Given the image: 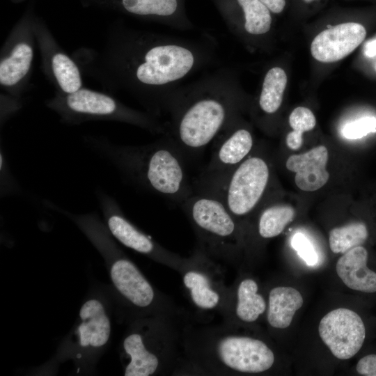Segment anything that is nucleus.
<instances>
[{"mask_svg":"<svg viewBox=\"0 0 376 376\" xmlns=\"http://www.w3.org/2000/svg\"><path fill=\"white\" fill-rule=\"evenodd\" d=\"M182 373L228 375L267 372L275 361L263 340L240 334L235 324L197 326L187 320L182 328Z\"/></svg>","mask_w":376,"mask_h":376,"instance_id":"f257e3e1","label":"nucleus"},{"mask_svg":"<svg viewBox=\"0 0 376 376\" xmlns=\"http://www.w3.org/2000/svg\"><path fill=\"white\" fill-rule=\"evenodd\" d=\"M84 144L136 187L178 205L194 192L186 174L184 156L173 143L123 146L104 137L90 136L84 139Z\"/></svg>","mask_w":376,"mask_h":376,"instance_id":"f03ea898","label":"nucleus"},{"mask_svg":"<svg viewBox=\"0 0 376 376\" xmlns=\"http://www.w3.org/2000/svg\"><path fill=\"white\" fill-rule=\"evenodd\" d=\"M199 248L219 263L233 262L241 246L240 222L216 196L194 191L180 205Z\"/></svg>","mask_w":376,"mask_h":376,"instance_id":"7ed1b4c3","label":"nucleus"},{"mask_svg":"<svg viewBox=\"0 0 376 376\" xmlns=\"http://www.w3.org/2000/svg\"><path fill=\"white\" fill-rule=\"evenodd\" d=\"M229 115L228 102L217 97L191 102L178 113L174 145L184 157L199 153L227 125Z\"/></svg>","mask_w":376,"mask_h":376,"instance_id":"20e7f679","label":"nucleus"},{"mask_svg":"<svg viewBox=\"0 0 376 376\" xmlns=\"http://www.w3.org/2000/svg\"><path fill=\"white\" fill-rule=\"evenodd\" d=\"M269 179L270 170L267 162L260 156L250 155L219 185L198 192L218 197L240 221L262 201Z\"/></svg>","mask_w":376,"mask_h":376,"instance_id":"39448f33","label":"nucleus"},{"mask_svg":"<svg viewBox=\"0 0 376 376\" xmlns=\"http://www.w3.org/2000/svg\"><path fill=\"white\" fill-rule=\"evenodd\" d=\"M221 265L197 246L178 272L189 301L198 311L221 313L228 292Z\"/></svg>","mask_w":376,"mask_h":376,"instance_id":"423d86ee","label":"nucleus"},{"mask_svg":"<svg viewBox=\"0 0 376 376\" xmlns=\"http://www.w3.org/2000/svg\"><path fill=\"white\" fill-rule=\"evenodd\" d=\"M95 195L109 232L118 242L177 272L179 270L184 258L164 249L135 226L124 215L116 200L102 188L97 187Z\"/></svg>","mask_w":376,"mask_h":376,"instance_id":"0eeeda50","label":"nucleus"},{"mask_svg":"<svg viewBox=\"0 0 376 376\" xmlns=\"http://www.w3.org/2000/svg\"><path fill=\"white\" fill-rule=\"evenodd\" d=\"M51 106L68 122H81L92 118H107L128 121L157 130L145 116L126 109L110 96L86 88H80Z\"/></svg>","mask_w":376,"mask_h":376,"instance_id":"6e6552de","label":"nucleus"},{"mask_svg":"<svg viewBox=\"0 0 376 376\" xmlns=\"http://www.w3.org/2000/svg\"><path fill=\"white\" fill-rule=\"evenodd\" d=\"M110 276L118 292L132 308L143 313L152 311L155 315L180 313L171 299L157 294L136 265L125 257L118 255L113 260Z\"/></svg>","mask_w":376,"mask_h":376,"instance_id":"1a4fd4ad","label":"nucleus"},{"mask_svg":"<svg viewBox=\"0 0 376 376\" xmlns=\"http://www.w3.org/2000/svg\"><path fill=\"white\" fill-rule=\"evenodd\" d=\"M253 146L248 130H227L214 144L208 164L194 184V191H205L219 185L250 156Z\"/></svg>","mask_w":376,"mask_h":376,"instance_id":"9d476101","label":"nucleus"},{"mask_svg":"<svg viewBox=\"0 0 376 376\" xmlns=\"http://www.w3.org/2000/svg\"><path fill=\"white\" fill-rule=\"evenodd\" d=\"M320 336L338 359L353 357L361 348L366 338V327L361 318L345 308L326 314L318 327Z\"/></svg>","mask_w":376,"mask_h":376,"instance_id":"9b49d317","label":"nucleus"},{"mask_svg":"<svg viewBox=\"0 0 376 376\" xmlns=\"http://www.w3.org/2000/svg\"><path fill=\"white\" fill-rule=\"evenodd\" d=\"M194 63L192 52L184 47L157 45L146 52L136 69V77L143 84L162 86L183 77Z\"/></svg>","mask_w":376,"mask_h":376,"instance_id":"f8f14e48","label":"nucleus"},{"mask_svg":"<svg viewBox=\"0 0 376 376\" xmlns=\"http://www.w3.org/2000/svg\"><path fill=\"white\" fill-rule=\"evenodd\" d=\"M366 31L359 23L347 22L322 31L311 42L314 58L323 63H332L351 54L365 39Z\"/></svg>","mask_w":376,"mask_h":376,"instance_id":"ddd939ff","label":"nucleus"},{"mask_svg":"<svg viewBox=\"0 0 376 376\" xmlns=\"http://www.w3.org/2000/svg\"><path fill=\"white\" fill-rule=\"evenodd\" d=\"M267 306L257 282L252 278L244 277L228 288L221 315L224 321L228 323L250 324L256 322L266 312Z\"/></svg>","mask_w":376,"mask_h":376,"instance_id":"4468645a","label":"nucleus"},{"mask_svg":"<svg viewBox=\"0 0 376 376\" xmlns=\"http://www.w3.org/2000/svg\"><path fill=\"white\" fill-rule=\"evenodd\" d=\"M327 161V148L319 146L305 153L291 155L285 166L296 173L295 182L301 190L313 191L322 187L329 178L326 169Z\"/></svg>","mask_w":376,"mask_h":376,"instance_id":"2eb2a0df","label":"nucleus"},{"mask_svg":"<svg viewBox=\"0 0 376 376\" xmlns=\"http://www.w3.org/2000/svg\"><path fill=\"white\" fill-rule=\"evenodd\" d=\"M368 254L362 246L343 253L336 263L338 276L349 288L366 293L376 292V272L367 266Z\"/></svg>","mask_w":376,"mask_h":376,"instance_id":"dca6fc26","label":"nucleus"},{"mask_svg":"<svg viewBox=\"0 0 376 376\" xmlns=\"http://www.w3.org/2000/svg\"><path fill=\"white\" fill-rule=\"evenodd\" d=\"M81 323L77 332L83 347L104 345L110 336V321L101 302L97 299L86 301L79 311Z\"/></svg>","mask_w":376,"mask_h":376,"instance_id":"f3484780","label":"nucleus"},{"mask_svg":"<svg viewBox=\"0 0 376 376\" xmlns=\"http://www.w3.org/2000/svg\"><path fill=\"white\" fill-rule=\"evenodd\" d=\"M304 303L300 292L291 287L277 286L272 288L268 295L267 320L274 329L288 327L295 312Z\"/></svg>","mask_w":376,"mask_h":376,"instance_id":"a211bd4d","label":"nucleus"},{"mask_svg":"<svg viewBox=\"0 0 376 376\" xmlns=\"http://www.w3.org/2000/svg\"><path fill=\"white\" fill-rule=\"evenodd\" d=\"M33 56V49L29 44L17 43L10 54L1 61V84L12 86L21 81L31 68Z\"/></svg>","mask_w":376,"mask_h":376,"instance_id":"6ab92c4d","label":"nucleus"},{"mask_svg":"<svg viewBox=\"0 0 376 376\" xmlns=\"http://www.w3.org/2000/svg\"><path fill=\"white\" fill-rule=\"evenodd\" d=\"M286 84L287 75L282 68L275 67L267 72L259 98V106L263 112L272 114L277 111L281 105Z\"/></svg>","mask_w":376,"mask_h":376,"instance_id":"aec40b11","label":"nucleus"},{"mask_svg":"<svg viewBox=\"0 0 376 376\" xmlns=\"http://www.w3.org/2000/svg\"><path fill=\"white\" fill-rule=\"evenodd\" d=\"M295 210L288 205H272L260 212L258 220V233L263 239L280 235L295 217Z\"/></svg>","mask_w":376,"mask_h":376,"instance_id":"412c9836","label":"nucleus"},{"mask_svg":"<svg viewBox=\"0 0 376 376\" xmlns=\"http://www.w3.org/2000/svg\"><path fill=\"white\" fill-rule=\"evenodd\" d=\"M368 237V229L364 224L351 223L330 231L329 246L335 253H345L354 247L361 246Z\"/></svg>","mask_w":376,"mask_h":376,"instance_id":"4be33fe9","label":"nucleus"},{"mask_svg":"<svg viewBox=\"0 0 376 376\" xmlns=\"http://www.w3.org/2000/svg\"><path fill=\"white\" fill-rule=\"evenodd\" d=\"M52 66L54 77L63 92L70 94L81 88L79 70L67 55L55 54L52 58Z\"/></svg>","mask_w":376,"mask_h":376,"instance_id":"5701e85b","label":"nucleus"},{"mask_svg":"<svg viewBox=\"0 0 376 376\" xmlns=\"http://www.w3.org/2000/svg\"><path fill=\"white\" fill-rule=\"evenodd\" d=\"M245 17V30L253 35L267 33L271 27L272 17L269 8L260 0H237Z\"/></svg>","mask_w":376,"mask_h":376,"instance_id":"b1692460","label":"nucleus"},{"mask_svg":"<svg viewBox=\"0 0 376 376\" xmlns=\"http://www.w3.org/2000/svg\"><path fill=\"white\" fill-rule=\"evenodd\" d=\"M289 124L293 130L287 134L286 145L291 150H297L302 145L303 133L313 130L315 126L316 120L309 109L299 107L291 112Z\"/></svg>","mask_w":376,"mask_h":376,"instance_id":"393cba45","label":"nucleus"},{"mask_svg":"<svg viewBox=\"0 0 376 376\" xmlns=\"http://www.w3.org/2000/svg\"><path fill=\"white\" fill-rule=\"evenodd\" d=\"M122 3L128 12L141 15L169 16L178 7L177 0H122Z\"/></svg>","mask_w":376,"mask_h":376,"instance_id":"a878e982","label":"nucleus"},{"mask_svg":"<svg viewBox=\"0 0 376 376\" xmlns=\"http://www.w3.org/2000/svg\"><path fill=\"white\" fill-rule=\"evenodd\" d=\"M376 132V118L366 116L347 123L342 130L343 136L347 139H361L370 133Z\"/></svg>","mask_w":376,"mask_h":376,"instance_id":"bb28decb","label":"nucleus"},{"mask_svg":"<svg viewBox=\"0 0 376 376\" xmlns=\"http://www.w3.org/2000/svg\"><path fill=\"white\" fill-rule=\"evenodd\" d=\"M291 245L308 265L313 266L317 264L318 262L317 251L304 234L301 233L295 234L291 240Z\"/></svg>","mask_w":376,"mask_h":376,"instance_id":"cd10ccee","label":"nucleus"},{"mask_svg":"<svg viewBox=\"0 0 376 376\" xmlns=\"http://www.w3.org/2000/svg\"><path fill=\"white\" fill-rule=\"evenodd\" d=\"M0 170L1 194L5 195L14 193L16 190L18 191L17 184L15 182V179L9 171L7 161L2 150H1L0 155Z\"/></svg>","mask_w":376,"mask_h":376,"instance_id":"c85d7f7f","label":"nucleus"},{"mask_svg":"<svg viewBox=\"0 0 376 376\" xmlns=\"http://www.w3.org/2000/svg\"><path fill=\"white\" fill-rule=\"evenodd\" d=\"M356 370L361 375L376 376V354H368L359 359Z\"/></svg>","mask_w":376,"mask_h":376,"instance_id":"c756f323","label":"nucleus"},{"mask_svg":"<svg viewBox=\"0 0 376 376\" xmlns=\"http://www.w3.org/2000/svg\"><path fill=\"white\" fill-rule=\"evenodd\" d=\"M269 10L274 13H281L285 5V0H260Z\"/></svg>","mask_w":376,"mask_h":376,"instance_id":"7c9ffc66","label":"nucleus"},{"mask_svg":"<svg viewBox=\"0 0 376 376\" xmlns=\"http://www.w3.org/2000/svg\"><path fill=\"white\" fill-rule=\"evenodd\" d=\"M365 54L368 57H373L376 55V39L372 41H369L365 45Z\"/></svg>","mask_w":376,"mask_h":376,"instance_id":"2f4dec72","label":"nucleus"},{"mask_svg":"<svg viewBox=\"0 0 376 376\" xmlns=\"http://www.w3.org/2000/svg\"><path fill=\"white\" fill-rule=\"evenodd\" d=\"M304 1H306V2H308V3H309V2H311V1H313V0H304Z\"/></svg>","mask_w":376,"mask_h":376,"instance_id":"473e14b6","label":"nucleus"}]
</instances>
